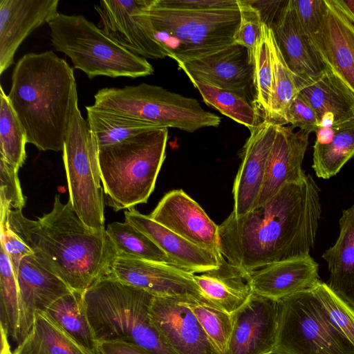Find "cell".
Returning <instances> with one entry per match:
<instances>
[{
    "label": "cell",
    "instance_id": "bcb514c9",
    "mask_svg": "<svg viewBox=\"0 0 354 354\" xmlns=\"http://www.w3.org/2000/svg\"><path fill=\"white\" fill-rule=\"evenodd\" d=\"M100 354H152L138 345L122 340L99 342Z\"/></svg>",
    "mask_w": 354,
    "mask_h": 354
},
{
    "label": "cell",
    "instance_id": "277c9868",
    "mask_svg": "<svg viewBox=\"0 0 354 354\" xmlns=\"http://www.w3.org/2000/svg\"><path fill=\"white\" fill-rule=\"evenodd\" d=\"M154 296L124 283L111 272L82 294L84 310L99 342L122 340L152 354H176L150 318Z\"/></svg>",
    "mask_w": 354,
    "mask_h": 354
},
{
    "label": "cell",
    "instance_id": "44dd1931",
    "mask_svg": "<svg viewBox=\"0 0 354 354\" xmlns=\"http://www.w3.org/2000/svg\"><path fill=\"white\" fill-rule=\"evenodd\" d=\"M309 135L301 130L295 132L290 127L276 125L263 183L254 207L268 201L285 185L306 177L302 162Z\"/></svg>",
    "mask_w": 354,
    "mask_h": 354
},
{
    "label": "cell",
    "instance_id": "e0dca14e",
    "mask_svg": "<svg viewBox=\"0 0 354 354\" xmlns=\"http://www.w3.org/2000/svg\"><path fill=\"white\" fill-rule=\"evenodd\" d=\"M276 125L263 120L250 130L241 153V163L234 181L232 214L239 216L254 208L263 183Z\"/></svg>",
    "mask_w": 354,
    "mask_h": 354
},
{
    "label": "cell",
    "instance_id": "1f68e13d",
    "mask_svg": "<svg viewBox=\"0 0 354 354\" xmlns=\"http://www.w3.org/2000/svg\"><path fill=\"white\" fill-rule=\"evenodd\" d=\"M334 127L336 132L329 144L313 145L312 167L318 178L335 176L354 157V119Z\"/></svg>",
    "mask_w": 354,
    "mask_h": 354
},
{
    "label": "cell",
    "instance_id": "f546056e",
    "mask_svg": "<svg viewBox=\"0 0 354 354\" xmlns=\"http://www.w3.org/2000/svg\"><path fill=\"white\" fill-rule=\"evenodd\" d=\"M82 294L73 291L65 295L44 313L77 343L95 354H100L99 343L84 310Z\"/></svg>",
    "mask_w": 354,
    "mask_h": 354
},
{
    "label": "cell",
    "instance_id": "ee69618b",
    "mask_svg": "<svg viewBox=\"0 0 354 354\" xmlns=\"http://www.w3.org/2000/svg\"><path fill=\"white\" fill-rule=\"evenodd\" d=\"M287 121L292 129L299 127V130L309 134L316 133L319 129V120L316 112L299 93L289 107Z\"/></svg>",
    "mask_w": 354,
    "mask_h": 354
},
{
    "label": "cell",
    "instance_id": "9a60e30c",
    "mask_svg": "<svg viewBox=\"0 0 354 354\" xmlns=\"http://www.w3.org/2000/svg\"><path fill=\"white\" fill-rule=\"evenodd\" d=\"M149 313L176 354H220L186 301L154 296Z\"/></svg>",
    "mask_w": 354,
    "mask_h": 354
},
{
    "label": "cell",
    "instance_id": "f6af8a7d",
    "mask_svg": "<svg viewBox=\"0 0 354 354\" xmlns=\"http://www.w3.org/2000/svg\"><path fill=\"white\" fill-rule=\"evenodd\" d=\"M167 7L178 9L214 10L229 8L238 3V0H159Z\"/></svg>",
    "mask_w": 354,
    "mask_h": 354
},
{
    "label": "cell",
    "instance_id": "3957f363",
    "mask_svg": "<svg viewBox=\"0 0 354 354\" xmlns=\"http://www.w3.org/2000/svg\"><path fill=\"white\" fill-rule=\"evenodd\" d=\"M77 95L73 68L53 50L28 53L17 62L8 97L27 143L40 151H63Z\"/></svg>",
    "mask_w": 354,
    "mask_h": 354
},
{
    "label": "cell",
    "instance_id": "f1b7e54d",
    "mask_svg": "<svg viewBox=\"0 0 354 354\" xmlns=\"http://www.w3.org/2000/svg\"><path fill=\"white\" fill-rule=\"evenodd\" d=\"M87 123L98 148L119 143L162 127L127 115L86 106Z\"/></svg>",
    "mask_w": 354,
    "mask_h": 354
},
{
    "label": "cell",
    "instance_id": "b9f144b4",
    "mask_svg": "<svg viewBox=\"0 0 354 354\" xmlns=\"http://www.w3.org/2000/svg\"><path fill=\"white\" fill-rule=\"evenodd\" d=\"M8 209H0V239L3 247L8 256L14 271L16 273L21 259L33 254L28 245L10 227L7 212Z\"/></svg>",
    "mask_w": 354,
    "mask_h": 354
},
{
    "label": "cell",
    "instance_id": "8992f818",
    "mask_svg": "<svg viewBox=\"0 0 354 354\" xmlns=\"http://www.w3.org/2000/svg\"><path fill=\"white\" fill-rule=\"evenodd\" d=\"M149 15L156 39L177 64L205 56L234 43L240 22L238 3L214 10L178 9L151 0Z\"/></svg>",
    "mask_w": 354,
    "mask_h": 354
},
{
    "label": "cell",
    "instance_id": "30bf717a",
    "mask_svg": "<svg viewBox=\"0 0 354 354\" xmlns=\"http://www.w3.org/2000/svg\"><path fill=\"white\" fill-rule=\"evenodd\" d=\"M97 151L87 121L79 109L77 95L62 151L63 161L68 201L85 225L95 230L106 229Z\"/></svg>",
    "mask_w": 354,
    "mask_h": 354
},
{
    "label": "cell",
    "instance_id": "ba28073f",
    "mask_svg": "<svg viewBox=\"0 0 354 354\" xmlns=\"http://www.w3.org/2000/svg\"><path fill=\"white\" fill-rule=\"evenodd\" d=\"M94 100L97 108L189 133L221 123L219 116L205 110L196 99L144 82L103 88Z\"/></svg>",
    "mask_w": 354,
    "mask_h": 354
},
{
    "label": "cell",
    "instance_id": "8fae6325",
    "mask_svg": "<svg viewBox=\"0 0 354 354\" xmlns=\"http://www.w3.org/2000/svg\"><path fill=\"white\" fill-rule=\"evenodd\" d=\"M151 1L103 0L94 8L100 28L120 46L145 59H163L167 56L156 38L149 15Z\"/></svg>",
    "mask_w": 354,
    "mask_h": 354
},
{
    "label": "cell",
    "instance_id": "484cf974",
    "mask_svg": "<svg viewBox=\"0 0 354 354\" xmlns=\"http://www.w3.org/2000/svg\"><path fill=\"white\" fill-rule=\"evenodd\" d=\"M339 225L336 241L322 258L328 265V287L354 310V205L342 211Z\"/></svg>",
    "mask_w": 354,
    "mask_h": 354
},
{
    "label": "cell",
    "instance_id": "ab89813d",
    "mask_svg": "<svg viewBox=\"0 0 354 354\" xmlns=\"http://www.w3.org/2000/svg\"><path fill=\"white\" fill-rule=\"evenodd\" d=\"M240 10V22L234 35V43L245 47L250 61L254 64L256 44L261 33L263 21L259 10L250 1L238 0Z\"/></svg>",
    "mask_w": 354,
    "mask_h": 354
},
{
    "label": "cell",
    "instance_id": "7c38bea8",
    "mask_svg": "<svg viewBox=\"0 0 354 354\" xmlns=\"http://www.w3.org/2000/svg\"><path fill=\"white\" fill-rule=\"evenodd\" d=\"M111 273L121 282L155 297L184 301L205 298L195 281L194 274L171 264L117 257Z\"/></svg>",
    "mask_w": 354,
    "mask_h": 354
},
{
    "label": "cell",
    "instance_id": "4dcf8cb0",
    "mask_svg": "<svg viewBox=\"0 0 354 354\" xmlns=\"http://www.w3.org/2000/svg\"><path fill=\"white\" fill-rule=\"evenodd\" d=\"M268 41L272 59L273 87L269 109L263 120L275 125H285L288 124V111L297 95L298 90L295 75L287 65L273 30L270 27Z\"/></svg>",
    "mask_w": 354,
    "mask_h": 354
},
{
    "label": "cell",
    "instance_id": "52a82bcc",
    "mask_svg": "<svg viewBox=\"0 0 354 354\" xmlns=\"http://www.w3.org/2000/svg\"><path fill=\"white\" fill-rule=\"evenodd\" d=\"M48 24L54 48L68 56L74 68L89 79L137 78L154 72L147 59L120 46L83 15L58 12Z\"/></svg>",
    "mask_w": 354,
    "mask_h": 354
},
{
    "label": "cell",
    "instance_id": "5b68a950",
    "mask_svg": "<svg viewBox=\"0 0 354 354\" xmlns=\"http://www.w3.org/2000/svg\"><path fill=\"white\" fill-rule=\"evenodd\" d=\"M167 140L168 128L161 127L98 148L108 205L119 211L147 202L165 158Z\"/></svg>",
    "mask_w": 354,
    "mask_h": 354
},
{
    "label": "cell",
    "instance_id": "603a6c76",
    "mask_svg": "<svg viewBox=\"0 0 354 354\" xmlns=\"http://www.w3.org/2000/svg\"><path fill=\"white\" fill-rule=\"evenodd\" d=\"M271 28L295 80L306 81L319 76L326 68L301 26L292 1H286Z\"/></svg>",
    "mask_w": 354,
    "mask_h": 354
},
{
    "label": "cell",
    "instance_id": "d590c367",
    "mask_svg": "<svg viewBox=\"0 0 354 354\" xmlns=\"http://www.w3.org/2000/svg\"><path fill=\"white\" fill-rule=\"evenodd\" d=\"M19 321V295L15 272L2 246L0 249V326L17 342Z\"/></svg>",
    "mask_w": 354,
    "mask_h": 354
},
{
    "label": "cell",
    "instance_id": "836d02e7",
    "mask_svg": "<svg viewBox=\"0 0 354 354\" xmlns=\"http://www.w3.org/2000/svg\"><path fill=\"white\" fill-rule=\"evenodd\" d=\"M106 231L114 245L117 257L173 265L150 238L129 223L113 222L107 225Z\"/></svg>",
    "mask_w": 354,
    "mask_h": 354
},
{
    "label": "cell",
    "instance_id": "5bb4252c",
    "mask_svg": "<svg viewBox=\"0 0 354 354\" xmlns=\"http://www.w3.org/2000/svg\"><path fill=\"white\" fill-rule=\"evenodd\" d=\"M149 216L194 245L221 256L218 225L183 189L166 194Z\"/></svg>",
    "mask_w": 354,
    "mask_h": 354
},
{
    "label": "cell",
    "instance_id": "f907efd6",
    "mask_svg": "<svg viewBox=\"0 0 354 354\" xmlns=\"http://www.w3.org/2000/svg\"><path fill=\"white\" fill-rule=\"evenodd\" d=\"M1 354H12V352H10V353H1Z\"/></svg>",
    "mask_w": 354,
    "mask_h": 354
},
{
    "label": "cell",
    "instance_id": "7a4b0ae2",
    "mask_svg": "<svg viewBox=\"0 0 354 354\" xmlns=\"http://www.w3.org/2000/svg\"><path fill=\"white\" fill-rule=\"evenodd\" d=\"M10 228L31 249L38 261L73 291L83 293L109 274L117 258L106 229L92 230L81 221L70 201L55 195L50 212L31 220L22 210L8 209Z\"/></svg>",
    "mask_w": 354,
    "mask_h": 354
},
{
    "label": "cell",
    "instance_id": "7bdbcfd3",
    "mask_svg": "<svg viewBox=\"0 0 354 354\" xmlns=\"http://www.w3.org/2000/svg\"><path fill=\"white\" fill-rule=\"evenodd\" d=\"M298 19L309 37L320 28L326 10L325 0H292Z\"/></svg>",
    "mask_w": 354,
    "mask_h": 354
},
{
    "label": "cell",
    "instance_id": "60d3db41",
    "mask_svg": "<svg viewBox=\"0 0 354 354\" xmlns=\"http://www.w3.org/2000/svg\"><path fill=\"white\" fill-rule=\"evenodd\" d=\"M18 170L0 156V209L22 210L25 205Z\"/></svg>",
    "mask_w": 354,
    "mask_h": 354
},
{
    "label": "cell",
    "instance_id": "8d00e7d4",
    "mask_svg": "<svg viewBox=\"0 0 354 354\" xmlns=\"http://www.w3.org/2000/svg\"><path fill=\"white\" fill-rule=\"evenodd\" d=\"M269 26L263 23L261 33L254 54L253 85L255 89L254 106L261 111L263 119L269 109L272 94L273 74L270 48L268 41Z\"/></svg>",
    "mask_w": 354,
    "mask_h": 354
},
{
    "label": "cell",
    "instance_id": "ffe728a7",
    "mask_svg": "<svg viewBox=\"0 0 354 354\" xmlns=\"http://www.w3.org/2000/svg\"><path fill=\"white\" fill-rule=\"evenodd\" d=\"M58 0L0 1V75L13 63L19 46L57 14Z\"/></svg>",
    "mask_w": 354,
    "mask_h": 354
},
{
    "label": "cell",
    "instance_id": "c3c4849f",
    "mask_svg": "<svg viewBox=\"0 0 354 354\" xmlns=\"http://www.w3.org/2000/svg\"><path fill=\"white\" fill-rule=\"evenodd\" d=\"M336 132V128L333 126L332 127H320L316 132L315 143L319 145L329 144L333 139Z\"/></svg>",
    "mask_w": 354,
    "mask_h": 354
},
{
    "label": "cell",
    "instance_id": "ac0fdd59",
    "mask_svg": "<svg viewBox=\"0 0 354 354\" xmlns=\"http://www.w3.org/2000/svg\"><path fill=\"white\" fill-rule=\"evenodd\" d=\"M19 295V321L17 343L32 328L35 314L47 308L73 290L57 276L45 268L33 254L24 257L15 273Z\"/></svg>",
    "mask_w": 354,
    "mask_h": 354
},
{
    "label": "cell",
    "instance_id": "d6a6232c",
    "mask_svg": "<svg viewBox=\"0 0 354 354\" xmlns=\"http://www.w3.org/2000/svg\"><path fill=\"white\" fill-rule=\"evenodd\" d=\"M202 96L203 102L223 115L252 130L259 122V112L250 104L246 93L220 88L197 80H191Z\"/></svg>",
    "mask_w": 354,
    "mask_h": 354
},
{
    "label": "cell",
    "instance_id": "83f0119b",
    "mask_svg": "<svg viewBox=\"0 0 354 354\" xmlns=\"http://www.w3.org/2000/svg\"><path fill=\"white\" fill-rule=\"evenodd\" d=\"M12 354H95L55 323L44 312L35 314L28 335Z\"/></svg>",
    "mask_w": 354,
    "mask_h": 354
},
{
    "label": "cell",
    "instance_id": "cb8c5ba5",
    "mask_svg": "<svg viewBox=\"0 0 354 354\" xmlns=\"http://www.w3.org/2000/svg\"><path fill=\"white\" fill-rule=\"evenodd\" d=\"M318 264L310 255L267 266L249 274L253 292L279 301L313 288L319 281Z\"/></svg>",
    "mask_w": 354,
    "mask_h": 354
},
{
    "label": "cell",
    "instance_id": "9c48e42d",
    "mask_svg": "<svg viewBox=\"0 0 354 354\" xmlns=\"http://www.w3.org/2000/svg\"><path fill=\"white\" fill-rule=\"evenodd\" d=\"M278 301L272 354H354V346L333 323L314 287Z\"/></svg>",
    "mask_w": 354,
    "mask_h": 354
},
{
    "label": "cell",
    "instance_id": "7dc6e473",
    "mask_svg": "<svg viewBox=\"0 0 354 354\" xmlns=\"http://www.w3.org/2000/svg\"><path fill=\"white\" fill-rule=\"evenodd\" d=\"M259 12L263 23L272 27L286 1H250Z\"/></svg>",
    "mask_w": 354,
    "mask_h": 354
},
{
    "label": "cell",
    "instance_id": "6da1fadb",
    "mask_svg": "<svg viewBox=\"0 0 354 354\" xmlns=\"http://www.w3.org/2000/svg\"><path fill=\"white\" fill-rule=\"evenodd\" d=\"M321 214L319 189L307 174L248 213H231L218 225L220 253L245 273L309 256Z\"/></svg>",
    "mask_w": 354,
    "mask_h": 354
},
{
    "label": "cell",
    "instance_id": "d4e9b609",
    "mask_svg": "<svg viewBox=\"0 0 354 354\" xmlns=\"http://www.w3.org/2000/svg\"><path fill=\"white\" fill-rule=\"evenodd\" d=\"M295 81L299 94L315 110L319 120L326 113L333 115L334 126L354 119V92L328 68L313 80Z\"/></svg>",
    "mask_w": 354,
    "mask_h": 354
},
{
    "label": "cell",
    "instance_id": "4316f807",
    "mask_svg": "<svg viewBox=\"0 0 354 354\" xmlns=\"http://www.w3.org/2000/svg\"><path fill=\"white\" fill-rule=\"evenodd\" d=\"M194 279L206 299L231 315L254 293L249 274L230 265L224 259L219 267L194 274Z\"/></svg>",
    "mask_w": 354,
    "mask_h": 354
},
{
    "label": "cell",
    "instance_id": "f35d334b",
    "mask_svg": "<svg viewBox=\"0 0 354 354\" xmlns=\"http://www.w3.org/2000/svg\"><path fill=\"white\" fill-rule=\"evenodd\" d=\"M314 289L333 323L354 346V310L327 283L320 281Z\"/></svg>",
    "mask_w": 354,
    "mask_h": 354
},
{
    "label": "cell",
    "instance_id": "2e32d148",
    "mask_svg": "<svg viewBox=\"0 0 354 354\" xmlns=\"http://www.w3.org/2000/svg\"><path fill=\"white\" fill-rule=\"evenodd\" d=\"M325 1L322 26L310 39L324 66L354 92V24L339 0Z\"/></svg>",
    "mask_w": 354,
    "mask_h": 354
},
{
    "label": "cell",
    "instance_id": "d6986e66",
    "mask_svg": "<svg viewBox=\"0 0 354 354\" xmlns=\"http://www.w3.org/2000/svg\"><path fill=\"white\" fill-rule=\"evenodd\" d=\"M178 66L190 81L197 80L220 88L246 93L253 84L254 64L248 50L235 43Z\"/></svg>",
    "mask_w": 354,
    "mask_h": 354
},
{
    "label": "cell",
    "instance_id": "4fadbf2b",
    "mask_svg": "<svg viewBox=\"0 0 354 354\" xmlns=\"http://www.w3.org/2000/svg\"><path fill=\"white\" fill-rule=\"evenodd\" d=\"M232 315V330L225 354L273 353L278 327V301L253 293Z\"/></svg>",
    "mask_w": 354,
    "mask_h": 354
},
{
    "label": "cell",
    "instance_id": "e575fe53",
    "mask_svg": "<svg viewBox=\"0 0 354 354\" xmlns=\"http://www.w3.org/2000/svg\"><path fill=\"white\" fill-rule=\"evenodd\" d=\"M25 131L8 95L0 86V156L20 168L26 158Z\"/></svg>",
    "mask_w": 354,
    "mask_h": 354
},
{
    "label": "cell",
    "instance_id": "681fc988",
    "mask_svg": "<svg viewBox=\"0 0 354 354\" xmlns=\"http://www.w3.org/2000/svg\"><path fill=\"white\" fill-rule=\"evenodd\" d=\"M339 2L348 17L354 24V0H339Z\"/></svg>",
    "mask_w": 354,
    "mask_h": 354
},
{
    "label": "cell",
    "instance_id": "74e56055",
    "mask_svg": "<svg viewBox=\"0 0 354 354\" xmlns=\"http://www.w3.org/2000/svg\"><path fill=\"white\" fill-rule=\"evenodd\" d=\"M220 354H225L232 330V315L205 298L186 301Z\"/></svg>",
    "mask_w": 354,
    "mask_h": 354
},
{
    "label": "cell",
    "instance_id": "7402d4cb",
    "mask_svg": "<svg viewBox=\"0 0 354 354\" xmlns=\"http://www.w3.org/2000/svg\"><path fill=\"white\" fill-rule=\"evenodd\" d=\"M124 221L150 238L174 266L190 273L216 269L223 261L222 256L194 245L133 207L124 212Z\"/></svg>",
    "mask_w": 354,
    "mask_h": 354
}]
</instances>
